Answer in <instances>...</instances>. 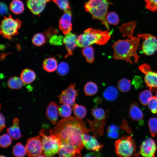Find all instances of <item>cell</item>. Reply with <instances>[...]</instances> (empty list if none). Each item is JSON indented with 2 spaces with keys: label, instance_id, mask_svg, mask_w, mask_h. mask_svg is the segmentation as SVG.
<instances>
[{
  "label": "cell",
  "instance_id": "cell-33",
  "mask_svg": "<svg viewBox=\"0 0 157 157\" xmlns=\"http://www.w3.org/2000/svg\"><path fill=\"white\" fill-rule=\"evenodd\" d=\"M117 87L121 92H128L130 90L131 87L130 81L126 78H122L119 81Z\"/></svg>",
  "mask_w": 157,
  "mask_h": 157
},
{
  "label": "cell",
  "instance_id": "cell-18",
  "mask_svg": "<svg viewBox=\"0 0 157 157\" xmlns=\"http://www.w3.org/2000/svg\"><path fill=\"white\" fill-rule=\"evenodd\" d=\"M58 107L54 101H51L46 110L47 117L53 124H56L57 120Z\"/></svg>",
  "mask_w": 157,
  "mask_h": 157
},
{
  "label": "cell",
  "instance_id": "cell-24",
  "mask_svg": "<svg viewBox=\"0 0 157 157\" xmlns=\"http://www.w3.org/2000/svg\"><path fill=\"white\" fill-rule=\"evenodd\" d=\"M118 95L117 90L115 87L110 86L106 88L104 91L103 95L107 100L112 101L115 100Z\"/></svg>",
  "mask_w": 157,
  "mask_h": 157
},
{
  "label": "cell",
  "instance_id": "cell-21",
  "mask_svg": "<svg viewBox=\"0 0 157 157\" xmlns=\"http://www.w3.org/2000/svg\"><path fill=\"white\" fill-rule=\"evenodd\" d=\"M13 122L12 126L7 129V133L13 139H18L22 136L19 126V121L15 118Z\"/></svg>",
  "mask_w": 157,
  "mask_h": 157
},
{
  "label": "cell",
  "instance_id": "cell-15",
  "mask_svg": "<svg viewBox=\"0 0 157 157\" xmlns=\"http://www.w3.org/2000/svg\"><path fill=\"white\" fill-rule=\"evenodd\" d=\"M76 40V37L75 34L69 32L65 34L63 39V43L65 45L67 52L65 58L73 55V51L77 46Z\"/></svg>",
  "mask_w": 157,
  "mask_h": 157
},
{
  "label": "cell",
  "instance_id": "cell-40",
  "mask_svg": "<svg viewBox=\"0 0 157 157\" xmlns=\"http://www.w3.org/2000/svg\"><path fill=\"white\" fill-rule=\"evenodd\" d=\"M69 70V66L65 62H60L58 66L57 69V72L60 76H64L68 73Z\"/></svg>",
  "mask_w": 157,
  "mask_h": 157
},
{
  "label": "cell",
  "instance_id": "cell-48",
  "mask_svg": "<svg viewBox=\"0 0 157 157\" xmlns=\"http://www.w3.org/2000/svg\"><path fill=\"white\" fill-rule=\"evenodd\" d=\"M8 9L6 5L1 2L0 4V13L1 15H3L8 13Z\"/></svg>",
  "mask_w": 157,
  "mask_h": 157
},
{
  "label": "cell",
  "instance_id": "cell-38",
  "mask_svg": "<svg viewBox=\"0 0 157 157\" xmlns=\"http://www.w3.org/2000/svg\"><path fill=\"white\" fill-rule=\"evenodd\" d=\"M92 114L97 120H102L106 118V114L103 109L100 108H95L92 109Z\"/></svg>",
  "mask_w": 157,
  "mask_h": 157
},
{
  "label": "cell",
  "instance_id": "cell-42",
  "mask_svg": "<svg viewBox=\"0 0 157 157\" xmlns=\"http://www.w3.org/2000/svg\"><path fill=\"white\" fill-rule=\"evenodd\" d=\"M55 3L58 8L65 12L70 10V7L68 0H51Z\"/></svg>",
  "mask_w": 157,
  "mask_h": 157
},
{
  "label": "cell",
  "instance_id": "cell-26",
  "mask_svg": "<svg viewBox=\"0 0 157 157\" xmlns=\"http://www.w3.org/2000/svg\"><path fill=\"white\" fill-rule=\"evenodd\" d=\"M10 9L13 13L19 14L24 11V5L20 0H13L10 4Z\"/></svg>",
  "mask_w": 157,
  "mask_h": 157
},
{
  "label": "cell",
  "instance_id": "cell-6",
  "mask_svg": "<svg viewBox=\"0 0 157 157\" xmlns=\"http://www.w3.org/2000/svg\"><path fill=\"white\" fill-rule=\"evenodd\" d=\"M115 152L119 157L131 156L136 150V146L132 136H124L115 143Z\"/></svg>",
  "mask_w": 157,
  "mask_h": 157
},
{
  "label": "cell",
  "instance_id": "cell-45",
  "mask_svg": "<svg viewBox=\"0 0 157 157\" xmlns=\"http://www.w3.org/2000/svg\"><path fill=\"white\" fill-rule=\"evenodd\" d=\"M145 6L148 10L153 12H157V0H144Z\"/></svg>",
  "mask_w": 157,
  "mask_h": 157
},
{
  "label": "cell",
  "instance_id": "cell-43",
  "mask_svg": "<svg viewBox=\"0 0 157 157\" xmlns=\"http://www.w3.org/2000/svg\"><path fill=\"white\" fill-rule=\"evenodd\" d=\"M117 127L114 125H110L107 129L108 136L109 138L115 139L118 137V133L117 132Z\"/></svg>",
  "mask_w": 157,
  "mask_h": 157
},
{
  "label": "cell",
  "instance_id": "cell-1",
  "mask_svg": "<svg viewBox=\"0 0 157 157\" xmlns=\"http://www.w3.org/2000/svg\"><path fill=\"white\" fill-rule=\"evenodd\" d=\"M53 130L61 142L68 144L80 151L84 147L82 135L90 131L81 119L72 117L60 120Z\"/></svg>",
  "mask_w": 157,
  "mask_h": 157
},
{
  "label": "cell",
  "instance_id": "cell-37",
  "mask_svg": "<svg viewBox=\"0 0 157 157\" xmlns=\"http://www.w3.org/2000/svg\"><path fill=\"white\" fill-rule=\"evenodd\" d=\"M106 19L110 24L116 25L119 22V18L117 14L114 12L108 13L106 15Z\"/></svg>",
  "mask_w": 157,
  "mask_h": 157
},
{
  "label": "cell",
  "instance_id": "cell-30",
  "mask_svg": "<svg viewBox=\"0 0 157 157\" xmlns=\"http://www.w3.org/2000/svg\"><path fill=\"white\" fill-rule=\"evenodd\" d=\"M98 87L93 82L90 81L87 83L84 87V92L88 96H92L95 94L98 91Z\"/></svg>",
  "mask_w": 157,
  "mask_h": 157
},
{
  "label": "cell",
  "instance_id": "cell-44",
  "mask_svg": "<svg viewBox=\"0 0 157 157\" xmlns=\"http://www.w3.org/2000/svg\"><path fill=\"white\" fill-rule=\"evenodd\" d=\"M148 105L151 112L154 114L157 113V98L152 96L149 99Z\"/></svg>",
  "mask_w": 157,
  "mask_h": 157
},
{
  "label": "cell",
  "instance_id": "cell-3",
  "mask_svg": "<svg viewBox=\"0 0 157 157\" xmlns=\"http://www.w3.org/2000/svg\"><path fill=\"white\" fill-rule=\"evenodd\" d=\"M110 37V33L108 31L89 28L84 31V33L78 36L76 44L78 47L81 48L94 44L102 45L106 43Z\"/></svg>",
  "mask_w": 157,
  "mask_h": 157
},
{
  "label": "cell",
  "instance_id": "cell-28",
  "mask_svg": "<svg viewBox=\"0 0 157 157\" xmlns=\"http://www.w3.org/2000/svg\"><path fill=\"white\" fill-rule=\"evenodd\" d=\"M23 82L21 78L14 76L10 78L8 82L9 88L12 89H19L23 85Z\"/></svg>",
  "mask_w": 157,
  "mask_h": 157
},
{
  "label": "cell",
  "instance_id": "cell-27",
  "mask_svg": "<svg viewBox=\"0 0 157 157\" xmlns=\"http://www.w3.org/2000/svg\"><path fill=\"white\" fill-rule=\"evenodd\" d=\"M94 48L91 46L84 47L82 50L83 56L86 58V61L89 63H92L94 60Z\"/></svg>",
  "mask_w": 157,
  "mask_h": 157
},
{
  "label": "cell",
  "instance_id": "cell-46",
  "mask_svg": "<svg viewBox=\"0 0 157 157\" xmlns=\"http://www.w3.org/2000/svg\"><path fill=\"white\" fill-rule=\"evenodd\" d=\"M142 81L140 76H136L133 79L132 84L134 85L135 89L140 88L142 85Z\"/></svg>",
  "mask_w": 157,
  "mask_h": 157
},
{
  "label": "cell",
  "instance_id": "cell-36",
  "mask_svg": "<svg viewBox=\"0 0 157 157\" xmlns=\"http://www.w3.org/2000/svg\"><path fill=\"white\" fill-rule=\"evenodd\" d=\"M46 41V38L43 34L38 33L35 34L33 37L32 42L33 44L37 46H40L43 44Z\"/></svg>",
  "mask_w": 157,
  "mask_h": 157
},
{
  "label": "cell",
  "instance_id": "cell-14",
  "mask_svg": "<svg viewBox=\"0 0 157 157\" xmlns=\"http://www.w3.org/2000/svg\"><path fill=\"white\" fill-rule=\"evenodd\" d=\"M81 151L68 144L62 142L58 154L59 157H81Z\"/></svg>",
  "mask_w": 157,
  "mask_h": 157
},
{
  "label": "cell",
  "instance_id": "cell-41",
  "mask_svg": "<svg viewBox=\"0 0 157 157\" xmlns=\"http://www.w3.org/2000/svg\"><path fill=\"white\" fill-rule=\"evenodd\" d=\"M57 34L52 35L49 39L50 43L54 45H61L63 43V37L61 35H57Z\"/></svg>",
  "mask_w": 157,
  "mask_h": 157
},
{
  "label": "cell",
  "instance_id": "cell-51",
  "mask_svg": "<svg viewBox=\"0 0 157 157\" xmlns=\"http://www.w3.org/2000/svg\"><path fill=\"white\" fill-rule=\"evenodd\" d=\"M156 97L157 98V93H156Z\"/></svg>",
  "mask_w": 157,
  "mask_h": 157
},
{
  "label": "cell",
  "instance_id": "cell-12",
  "mask_svg": "<svg viewBox=\"0 0 157 157\" xmlns=\"http://www.w3.org/2000/svg\"><path fill=\"white\" fill-rule=\"evenodd\" d=\"M155 141L149 138L145 140L142 143L139 151L136 153V157H154L156 150Z\"/></svg>",
  "mask_w": 157,
  "mask_h": 157
},
{
  "label": "cell",
  "instance_id": "cell-50",
  "mask_svg": "<svg viewBox=\"0 0 157 157\" xmlns=\"http://www.w3.org/2000/svg\"><path fill=\"white\" fill-rule=\"evenodd\" d=\"M101 154L100 153L97 152H92L88 153L84 156H101Z\"/></svg>",
  "mask_w": 157,
  "mask_h": 157
},
{
  "label": "cell",
  "instance_id": "cell-23",
  "mask_svg": "<svg viewBox=\"0 0 157 157\" xmlns=\"http://www.w3.org/2000/svg\"><path fill=\"white\" fill-rule=\"evenodd\" d=\"M35 73L29 69H24L21 74L20 78L23 83L26 84L31 83L35 80Z\"/></svg>",
  "mask_w": 157,
  "mask_h": 157
},
{
  "label": "cell",
  "instance_id": "cell-29",
  "mask_svg": "<svg viewBox=\"0 0 157 157\" xmlns=\"http://www.w3.org/2000/svg\"><path fill=\"white\" fill-rule=\"evenodd\" d=\"M72 107L76 117L81 119L85 117L86 114L87 110L84 106L75 103Z\"/></svg>",
  "mask_w": 157,
  "mask_h": 157
},
{
  "label": "cell",
  "instance_id": "cell-2",
  "mask_svg": "<svg viewBox=\"0 0 157 157\" xmlns=\"http://www.w3.org/2000/svg\"><path fill=\"white\" fill-rule=\"evenodd\" d=\"M140 38L133 37L130 39L118 40L112 45L114 53V59L122 60L131 64V58L133 57L134 62L137 63L140 56L137 53L139 46Z\"/></svg>",
  "mask_w": 157,
  "mask_h": 157
},
{
  "label": "cell",
  "instance_id": "cell-32",
  "mask_svg": "<svg viewBox=\"0 0 157 157\" xmlns=\"http://www.w3.org/2000/svg\"><path fill=\"white\" fill-rule=\"evenodd\" d=\"M13 151L14 156L17 157H24L26 154V147L21 142H18L15 145Z\"/></svg>",
  "mask_w": 157,
  "mask_h": 157
},
{
  "label": "cell",
  "instance_id": "cell-11",
  "mask_svg": "<svg viewBox=\"0 0 157 157\" xmlns=\"http://www.w3.org/2000/svg\"><path fill=\"white\" fill-rule=\"evenodd\" d=\"M75 86V83H72L66 89L61 92L58 96L60 103L66 104L72 106L74 104L76 97L78 94Z\"/></svg>",
  "mask_w": 157,
  "mask_h": 157
},
{
  "label": "cell",
  "instance_id": "cell-39",
  "mask_svg": "<svg viewBox=\"0 0 157 157\" xmlns=\"http://www.w3.org/2000/svg\"><path fill=\"white\" fill-rule=\"evenodd\" d=\"M10 136L7 134H4L0 136V145L3 148H7L11 144L12 139Z\"/></svg>",
  "mask_w": 157,
  "mask_h": 157
},
{
  "label": "cell",
  "instance_id": "cell-4",
  "mask_svg": "<svg viewBox=\"0 0 157 157\" xmlns=\"http://www.w3.org/2000/svg\"><path fill=\"white\" fill-rule=\"evenodd\" d=\"M111 4L108 0H89L84 5L86 11L91 15L93 19L100 21L109 31L110 30L106 16L108 6Z\"/></svg>",
  "mask_w": 157,
  "mask_h": 157
},
{
  "label": "cell",
  "instance_id": "cell-16",
  "mask_svg": "<svg viewBox=\"0 0 157 157\" xmlns=\"http://www.w3.org/2000/svg\"><path fill=\"white\" fill-rule=\"evenodd\" d=\"M72 13L70 10L65 12L59 21V28L65 34L70 32L72 29Z\"/></svg>",
  "mask_w": 157,
  "mask_h": 157
},
{
  "label": "cell",
  "instance_id": "cell-47",
  "mask_svg": "<svg viewBox=\"0 0 157 157\" xmlns=\"http://www.w3.org/2000/svg\"><path fill=\"white\" fill-rule=\"evenodd\" d=\"M120 127L129 134L132 133L131 129L129 126L128 122L124 119L122 120Z\"/></svg>",
  "mask_w": 157,
  "mask_h": 157
},
{
  "label": "cell",
  "instance_id": "cell-9",
  "mask_svg": "<svg viewBox=\"0 0 157 157\" xmlns=\"http://www.w3.org/2000/svg\"><path fill=\"white\" fill-rule=\"evenodd\" d=\"M25 147L26 154L28 157H39L43 153L40 135L28 139Z\"/></svg>",
  "mask_w": 157,
  "mask_h": 157
},
{
  "label": "cell",
  "instance_id": "cell-22",
  "mask_svg": "<svg viewBox=\"0 0 157 157\" xmlns=\"http://www.w3.org/2000/svg\"><path fill=\"white\" fill-rule=\"evenodd\" d=\"M129 114L131 118L133 121L139 122L142 121L143 115L136 103L133 102L131 105L129 110Z\"/></svg>",
  "mask_w": 157,
  "mask_h": 157
},
{
  "label": "cell",
  "instance_id": "cell-25",
  "mask_svg": "<svg viewBox=\"0 0 157 157\" xmlns=\"http://www.w3.org/2000/svg\"><path fill=\"white\" fill-rule=\"evenodd\" d=\"M43 67L44 69L47 72H54L57 69L58 67L57 61L53 58H47L43 61Z\"/></svg>",
  "mask_w": 157,
  "mask_h": 157
},
{
  "label": "cell",
  "instance_id": "cell-13",
  "mask_svg": "<svg viewBox=\"0 0 157 157\" xmlns=\"http://www.w3.org/2000/svg\"><path fill=\"white\" fill-rule=\"evenodd\" d=\"M97 137L94 135L91 136L88 133L82 134L81 138L84 147L89 150L95 151H99L104 145L97 140Z\"/></svg>",
  "mask_w": 157,
  "mask_h": 157
},
{
  "label": "cell",
  "instance_id": "cell-31",
  "mask_svg": "<svg viewBox=\"0 0 157 157\" xmlns=\"http://www.w3.org/2000/svg\"><path fill=\"white\" fill-rule=\"evenodd\" d=\"M69 105L63 104L58 107L59 115L64 118H67L71 115L72 112V108Z\"/></svg>",
  "mask_w": 157,
  "mask_h": 157
},
{
  "label": "cell",
  "instance_id": "cell-7",
  "mask_svg": "<svg viewBox=\"0 0 157 157\" xmlns=\"http://www.w3.org/2000/svg\"><path fill=\"white\" fill-rule=\"evenodd\" d=\"M22 24V22L18 19H14L9 15L5 17L0 26V33L4 38L9 40L17 35L18 30Z\"/></svg>",
  "mask_w": 157,
  "mask_h": 157
},
{
  "label": "cell",
  "instance_id": "cell-34",
  "mask_svg": "<svg viewBox=\"0 0 157 157\" xmlns=\"http://www.w3.org/2000/svg\"><path fill=\"white\" fill-rule=\"evenodd\" d=\"M152 97V94L151 91L145 90L140 93L139 99L142 104L146 106L148 105L149 100Z\"/></svg>",
  "mask_w": 157,
  "mask_h": 157
},
{
  "label": "cell",
  "instance_id": "cell-35",
  "mask_svg": "<svg viewBox=\"0 0 157 157\" xmlns=\"http://www.w3.org/2000/svg\"><path fill=\"white\" fill-rule=\"evenodd\" d=\"M148 125L151 135L153 137L157 136V118L152 117L149 119Z\"/></svg>",
  "mask_w": 157,
  "mask_h": 157
},
{
  "label": "cell",
  "instance_id": "cell-10",
  "mask_svg": "<svg viewBox=\"0 0 157 157\" xmlns=\"http://www.w3.org/2000/svg\"><path fill=\"white\" fill-rule=\"evenodd\" d=\"M138 37L143 40L142 49L146 55L150 56L153 55L157 51V39L150 34H139Z\"/></svg>",
  "mask_w": 157,
  "mask_h": 157
},
{
  "label": "cell",
  "instance_id": "cell-5",
  "mask_svg": "<svg viewBox=\"0 0 157 157\" xmlns=\"http://www.w3.org/2000/svg\"><path fill=\"white\" fill-rule=\"evenodd\" d=\"M42 144L43 152L45 157L53 156L58 153L62 144L60 139L50 129L49 134L46 133L45 130L39 131Z\"/></svg>",
  "mask_w": 157,
  "mask_h": 157
},
{
  "label": "cell",
  "instance_id": "cell-20",
  "mask_svg": "<svg viewBox=\"0 0 157 157\" xmlns=\"http://www.w3.org/2000/svg\"><path fill=\"white\" fill-rule=\"evenodd\" d=\"M136 24V23L135 21H132L122 24L119 30L123 36L130 38L133 37V34Z\"/></svg>",
  "mask_w": 157,
  "mask_h": 157
},
{
  "label": "cell",
  "instance_id": "cell-49",
  "mask_svg": "<svg viewBox=\"0 0 157 157\" xmlns=\"http://www.w3.org/2000/svg\"><path fill=\"white\" fill-rule=\"evenodd\" d=\"M0 131L1 132L4 128L6 127L5 124V118L3 115L0 113Z\"/></svg>",
  "mask_w": 157,
  "mask_h": 157
},
{
  "label": "cell",
  "instance_id": "cell-17",
  "mask_svg": "<svg viewBox=\"0 0 157 157\" xmlns=\"http://www.w3.org/2000/svg\"><path fill=\"white\" fill-rule=\"evenodd\" d=\"M51 0H28L27 6L30 11L35 15H39L44 9L46 3Z\"/></svg>",
  "mask_w": 157,
  "mask_h": 157
},
{
  "label": "cell",
  "instance_id": "cell-19",
  "mask_svg": "<svg viewBox=\"0 0 157 157\" xmlns=\"http://www.w3.org/2000/svg\"><path fill=\"white\" fill-rule=\"evenodd\" d=\"M89 123L90 131L97 137V135L102 136L104 132V127L105 126V119L102 120H97L92 121L87 119Z\"/></svg>",
  "mask_w": 157,
  "mask_h": 157
},
{
  "label": "cell",
  "instance_id": "cell-8",
  "mask_svg": "<svg viewBox=\"0 0 157 157\" xmlns=\"http://www.w3.org/2000/svg\"><path fill=\"white\" fill-rule=\"evenodd\" d=\"M139 69L145 74L144 81L149 90L157 93V72L151 71L150 66L145 63L140 66Z\"/></svg>",
  "mask_w": 157,
  "mask_h": 157
}]
</instances>
